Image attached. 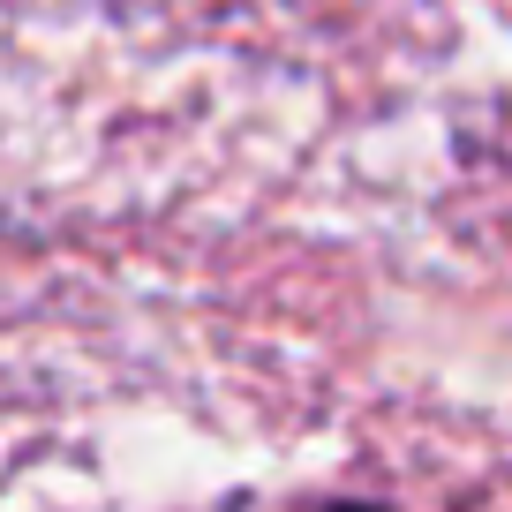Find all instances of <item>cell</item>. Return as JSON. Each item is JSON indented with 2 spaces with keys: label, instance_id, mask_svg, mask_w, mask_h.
Returning <instances> with one entry per match:
<instances>
[{
  "label": "cell",
  "instance_id": "cell-1",
  "mask_svg": "<svg viewBox=\"0 0 512 512\" xmlns=\"http://www.w3.org/2000/svg\"><path fill=\"white\" fill-rule=\"evenodd\" d=\"M324 512H384V505H324Z\"/></svg>",
  "mask_w": 512,
  "mask_h": 512
}]
</instances>
